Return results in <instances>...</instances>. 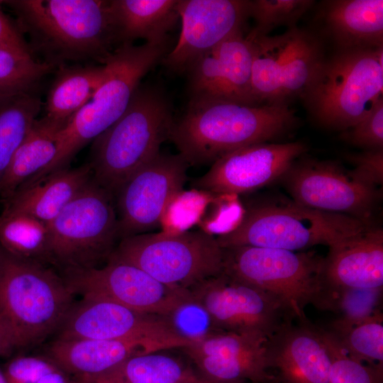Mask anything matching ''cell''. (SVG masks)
Returning a JSON list of instances; mask_svg holds the SVG:
<instances>
[{
  "label": "cell",
  "mask_w": 383,
  "mask_h": 383,
  "mask_svg": "<svg viewBox=\"0 0 383 383\" xmlns=\"http://www.w3.org/2000/svg\"><path fill=\"white\" fill-rule=\"evenodd\" d=\"M174 120L171 104L157 88L139 86L121 116L94 140L93 179L113 196L170 139Z\"/></svg>",
  "instance_id": "3"
},
{
  "label": "cell",
  "mask_w": 383,
  "mask_h": 383,
  "mask_svg": "<svg viewBox=\"0 0 383 383\" xmlns=\"http://www.w3.org/2000/svg\"><path fill=\"white\" fill-rule=\"evenodd\" d=\"M267 339L221 331L181 348L201 376L219 383H274Z\"/></svg>",
  "instance_id": "19"
},
{
  "label": "cell",
  "mask_w": 383,
  "mask_h": 383,
  "mask_svg": "<svg viewBox=\"0 0 383 383\" xmlns=\"http://www.w3.org/2000/svg\"><path fill=\"white\" fill-rule=\"evenodd\" d=\"M109 259L135 265L166 285L187 291L223 272V249L204 231L126 237Z\"/></svg>",
  "instance_id": "9"
},
{
  "label": "cell",
  "mask_w": 383,
  "mask_h": 383,
  "mask_svg": "<svg viewBox=\"0 0 383 383\" xmlns=\"http://www.w3.org/2000/svg\"><path fill=\"white\" fill-rule=\"evenodd\" d=\"M117 47L133 44L138 39L145 43L167 41V32L179 15L178 0H109Z\"/></svg>",
  "instance_id": "26"
},
{
  "label": "cell",
  "mask_w": 383,
  "mask_h": 383,
  "mask_svg": "<svg viewBox=\"0 0 383 383\" xmlns=\"http://www.w3.org/2000/svg\"><path fill=\"white\" fill-rule=\"evenodd\" d=\"M93 179L91 165L63 168L26 183L4 210L23 212L50 223Z\"/></svg>",
  "instance_id": "24"
},
{
  "label": "cell",
  "mask_w": 383,
  "mask_h": 383,
  "mask_svg": "<svg viewBox=\"0 0 383 383\" xmlns=\"http://www.w3.org/2000/svg\"><path fill=\"white\" fill-rule=\"evenodd\" d=\"M188 166L179 153L160 152L122 185L114 196L120 239L145 233L160 224L182 190Z\"/></svg>",
  "instance_id": "16"
},
{
  "label": "cell",
  "mask_w": 383,
  "mask_h": 383,
  "mask_svg": "<svg viewBox=\"0 0 383 383\" xmlns=\"http://www.w3.org/2000/svg\"><path fill=\"white\" fill-rule=\"evenodd\" d=\"M167 42L123 44L113 51L103 63L106 73L91 99L56 134L57 153L53 160L29 182L68 167L86 144L94 141L121 116L143 77L166 55Z\"/></svg>",
  "instance_id": "4"
},
{
  "label": "cell",
  "mask_w": 383,
  "mask_h": 383,
  "mask_svg": "<svg viewBox=\"0 0 383 383\" xmlns=\"http://www.w3.org/2000/svg\"><path fill=\"white\" fill-rule=\"evenodd\" d=\"M292 199L313 209L369 221L380 196L377 187L356 179L338 163L296 160L280 178Z\"/></svg>",
  "instance_id": "14"
},
{
  "label": "cell",
  "mask_w": 383,
  "mask_h": 383,
  "mask_svg": "<svg viewBox=\"0 0 383 383\" xmlns=\"http://www.w3.org/2000/svg\"><path fill=\"white\" fill-rule=\"evenodd\" d=\"M223 249V272L272 296L292 320H308L304 310L309 305L328 311L324 257L315 252L254 246Z\"/></svg>",
  "instance_id": "8"
},
{
  "label": "cell",
  "mask_w": 383,
  "mask_h": 383,
  "mask_svg": "<svg viewBox=\"0 0 383 383\" xmlns=\"http://www.w3.org/2000/svg\"><path fill=\"white\" fill-rule=\"evenodd\" d=\"M370 221L304 206L294 200L255 205L231 231L216 240L223 248L254 246L300 251L318 245L328 247L358 233Z\"/></svg>",
  "instance_id": "7"
},
{
  "label": "cell",
  "mask_w": 383,
  "mask_h": 383,
  "mask_svg": "<svg viewBox=\"0 0 383 383\" xmlns=\"http://www.w3.org/2000/svg\"><path fill=\"white\" fill-rule=\"evenodd\" d=\"M347 157L354 167L350 171L356 179L374 187L382 185L383 149L367 150Z\"/></svg>",
  "instance_id": "40"
},
{
  "label": "cell",
  "mask_w": 383,
  "mask_h": 383,
  "mask_svg": "<svg viewBox=\"0 0 383 383\" xmlns=\"http://www.w3.org/2000/svg\"><path fill=\"white\" fill-rule=\"evenodd\" d=\"M177 383H219L215 381H212L208 378H206L199 373L182 380Z\"/></svg>",
  "instance_id": "44"
},
{
  "label": "cell",
  "mask_w": 383,
  "mask_h": 383,
  "mask_svg": "<svg viewBox=\"0 0 383 383\" xmlns=\"http://www.w3.org/2000/svg\"><path fill=\"white\" fill-rule=\"evenodd\" d=\"M73 293L113 301L130 309L167 316L191 298L187 290L166 285L135 265L108 259L106 265L65 271Z\"/></svg>",
  "instance_id": "15"
},
{
  "label": "cell",
  "mask_w": 383,
  "mask_h": 383,
  "mask_svg": "<svg viewBox=\"0 0 383 383\" xmlns=\"http://www.w3.org/2000/svg\"><path fill=\"white\" fill-rule=\"evenodd\" d=\"M28 38L32 53L57 68L68 62L102 65L117 48L109 1H3ZM25 36V35H24Z\"/></svg>",
  "instance_id": "2"
},
{
  "label": "cell",
  "mask_w": 383,
  "mask_h": 383,
  "mask_svg": "<svg viewBox=\"0 0 383 383\" xmlns=\"http://www.w3.org/2000/svg\"><path fill=\"white\" fill-rule=\"evenodd\" d=\"M177 10L181 33L162 62L171 71L181 73L199 56L243 31L250 18V1L178 0Z\"/></svg>",
  "instance_id": "18"
},
{
  "label": "cell",
  "mask_w": 383,
  "mask_h": 383,
  "mask_svg": "<svg viewBox=\"0 0 383 383\" xmlns=\"http://www.w3.org/2000/svg\"><path fill=\"white\" fill-rule=\"evenodd\" d=\"M114 196L92 179L49 223L52 263L65 271L99 267L118 237Z\"/></svg>",
  "instance_id": "10"
},
{
  "label": "cell",
  "mask_w": 383,
  "mask_h": 383,
  "mask_svg": "<svg viewBox=\"0 0 383 383\" xmlns=\"http://www.w3.org/2000/svg\"><path fill=\"white\" fill-rule=\"evenodd\" d=\"M323 282L331 311L338 292L350 288H383V231L369 225L328 247Z\"/></svg>",
  "instance_id": "20"
},
{
  "label": "cell",
  "mask_w": 383,
  "mask_h": 383,
  "mask_svg": "<svg viewBox=\"0 0 383 383\" xmlns=\"http://www.w3.org/2000/svg\"><path fill=\"white\" fill-rule=\"evenodd\" d=\"M345 131L342 138L353 145L366 150L382 149L383 98L368 114Z\"/></svg>",
  "instance_id": "38"
},
{
  "label": "cell",
  "mask_w": 383,
  "mask_h": 383,
  "mask_svg": "<svg viewBox=\"0 0 383 383\" xmlns=\"http://www.w3.org/2000/svg\"><path fill=\"white\" fill-rule=\"evenodd\" d=\"M316 14L337 50L383 47L382 0L325 1Z\"/></svg>",
  "instance_id": "23"
},
{
  "label": "cell",
  "mask_w": 383,
  "mask_h": 383,
  "mask_svg": "<svg viewBox=\"0 0 383 383\" xmlns=\"http://www.w3.org/2000/svg\"><path fill=\"white\" fill-rule=\"evenodd\" d=\"M42 105L36 92L0 96V184Z\"/></svg>",
  "instance_id": "31"
},
{
  "label": "cell",
  "mask_w": 383,
  "mask_h": 383,
  "mask_svg": "<svg viewBox=\"0 0 383 383\" xmlns=\"http://www.w3.org/2000/svg\"><path fill=\"white\" fill-rule=\"evenodd\" d=\"M382 288H350L340 291L333 298L331 311L338 318L355 323L365 321L379 313Z\"/></svg>",
  "instance_id": "36"
},
{
  "label": "cell",
  "mask_w": 383,
  "mask_h": 383,
  "mask_svg": "<svg viewBox=\"0 0 383 383\" xmlns=\"http://www.w3.org/2000/svg\"><path fill=\"white\" fill-rule=\"evenodd\" d=\"M74 294L64 277L45 265L1 251L0 315L13 350L37 345L57 332L74 304Z\"/></svg>",
  "instance_id": "5"
},
{
  "label": "cell",
  "mask_w": 383,
  "mask_h": 383,
  "mask_svg": "<svg viewBox=\"0 0 383 383\" xmlns=\"http://www.w3.org/2000/svg\"><path fill=\"white\" fill-rule=\"evenodd\" d=\"M1 251L0 250V260H1Z\"/></svg>",
  "instance_id": "47"
},
{
  "label": "cell",
  "mask_w": 383,
  "mask_h": 383,
  "mask_svg": "<svg viewBox=\"0 0 383 383\" xmlns=\"http://www.w3.org/2000/svg\"><path fill=\"white\" fill-rule=\"evenodd\" d=\"M210 314L221 331L266 339L292 319L268 293L224 272L189 290Z\"/></svg>",
  "instance_id": "13"
},
{
  "label": "cell",
  "mask_w": 383,
  "mask_h": 383,
  "mask_svg": "<svg viewBox=\"0 0 383 383\" xmlns=\"http://www.w3.org/2000/svg\"><path fill=\"white\" fill-rule=\"evenodd\" d=\"M48 355L63 371L78 380L100 377L131 357L162 351L135 340H60L50 345Z\"/></svg>",
  "instance_id": "22"
},
{
  "label": "cell",
  "mask_w": 383,
  "mask_h": 383,
  "mask_svg": "<svg viewBox=\"0 0 383 383\" xmlns=\"http://www.w3.org/2000/svg\"><path fill=\"white\" fill-rule=\"evenodd\" d=\"M313 0L250 1V17L255 21L252 29L259 34L269 33L281 26L296 27L298 21L312 7Z\"/></svg>",
  "instance_id": "34"
},
{
  "label": "cell",
  "mask_w": 383,
  "mask_h": 383,
  "mask_svg": "<svg viewBox=\"0 0 383 383\" xmlns=\"http://www.w3.org/2000/svg\"><path fill=\"white\" fill-rule=\"evenodd\" d=\"M76 380L77 383H100L94 380H78V379H76Z\"/></svg>",
  "instance_id": "46"
},
{
  "label": "cell",
  "mask_w": 383,
  "mask_h": 383,
  "mask_svg": "<svg viewBox=\"0 0 383 383\" xmlns=\"http://www.w3.org/2000/svg\"><path fill=\"white\" fill-rule=\"evenodd\" d=\"M174 330L192 343L221 332L206 309L192 296L166 316Z\"/></svg>",
  "instance_id": "37"
},
{
  "label": "cell",
  "mask_w": 383,
  "mask_h": 383,
  "mask_svg": "<svg viewBox=\"0 0 383 383\" xmlns=\"http://www.w3.org/2000/svg\"><path fill=\"white\" fill-rule=\"evenodd\" d=\"M13 350L9 328L0 315V355H9Z\"/></svg>",
  "instance_id": "43"
},
{
  "label": "cell",
  "mask_w": 383,
  "mask_h": 383,
  "mask_svg": "<svg viewBox=\"0 0 383 383\" xmlns=\"http://www.w3.org/2000/svg\"><path fill=\"white\" fill-rule=\"evenodd\" d=\"M220 62L219 99L259 104L252 91V52L243 31L222 42L216 48Z\"/></svg>",
  "instance_id": "29"
},
{
  "label": "cell",
  "mask_w": 383,
  "mask_h": 383,
  "mask_svg": "<svg viewBox=\"0 0 383 383\" xmlns=\"http://www.w3.org/2000/svg\"><path fill=\"white\" fill-rule=\"evenodd\" d=\"M252 48V91L259 104L302 98L325 59L318 38L297 27L280 35H247Z\"/></svg>",
  "instance_id": "11"
},
{
  "label": "cell",
  "mask_w": 383,
  "mask_h": 383,
  "mask_svg": "<svg viewBox=\"0 0 383 383\" xmlns=\"http://www.w3.org/2000/svg\"><path fill=\"white\" fill-rule=\"evenodd\" d=\"M307 150V145L299 141L244 146L216 160L194 186L218 194L249 193L280 179Z\"/></svg>",
  "instance_id": "17"
},
{
  "label": "cell",
  "mask_w": 383,
  "mask_h": 383,
  "mask_svg": "<svg viewBox=\"0 0 383 383\" xmlns=\"http://www.w3.org/2000/svg\"><path fill=\"white\" fill-rule=\"evenodd\" d=\"M37 383H77V380L60 368L43 377Z\"/></svg>",
  "instance_id": "42"
},
{
  "label": "cell",
  "mask_w": 383,
  "mask_h": 383,
  "mask_svg": "<svg viewBox=\"0 0 383 383\" xmlns=\"http://www.w3.org/2000/svg\"><path fill=\"white\" fill-rule=\"evenodd\" d=\"M352 358L383 368V316L379 313L365 321H333L326 328Z\"/></svg>",
  "instance_id": "32"
},
{
  "label": "cell",
  "mask_w": 383,
  "mask_h": 383,
  "mask_svg": "<svg viewBox=\"0 0 383 383\" xmlns=\"http://www.w3.org/2000/svg\"><path fill=\"white\" fill-rule=\"evenodd\" d=\"M274 383H279L278 382H274Z\"/></svg>",
  "instance_id": "48"
},
{
  "label": "cell",
  "mask_w": 383,
  "mask_h": 383,
  "mask_svg": "<svg viewBox=\"0 0 383 383\" xmlns=\"http://www.w3.org/2000/svg\"><path fill=\"white\" fill-rule=\"evenodd\" d=\"M319 330L331 360L330 383H382L383 368L352 358L331 332L321 327Z\"/></svg>",
  "instance_id": "35"
},
{
  "label": "cell",
  "mask_w": 383,
  "mask_h": 383,
  "mask_svg": "<svg viewBox=\"0 0 383 383\" xmlns=\"http://www.w3.org/2000/svg\"><path fill=\"white\" fill-rule=\"evenodd\" d=\"M0 383H8L3 370L0 368Z\"/></svg>",
  "instance_id": "45"
},
{
  "label": "cell",
  "mask_w": 383,
  "mask_h": 383,
  "mask_svg": "<svg viewBox=\"0 0 383 383\" xmlns=\"http://www.w3.org/2000/svg\"><path fill=\"white\" fill-rule=\"evenodd\" d=\"M383 47L337 50L302 96L313 119L336 130L361 120L382 99Z\"/></svg>",
  "instance_id": "6"
},
{
  "label": "cell",
  "mask_w": 383,
  "mask_h": 383,
  "mask_svg": "<svg viewBox=\"0 0 383 383\" xmlns=\"http://www.w3.org/2000/svg\"><path fill=\"white\" fill-rule=\"evenodd\" d=\"M56 134L35 121L0 184V200L8 201L22 185L52 162L57 153Z\"/></svg>",
  "instance_id": "28"
},
{
  "label": "cell",
  "mask_w": 383,
  "mask_h": 383,
  "mask_svg": "<svg viewBox=\"0 0 383 383\" xmlns=\"http://www.w3.org/2000/svg\"><path fill=\"white\" fill-rule=\"evenodd\" d=\"M0 50L33 57L25 36L16 23H13L0 9Z\"/></svg>",
  "instance_id": "41"
},
{
  "label": "cell",
  "mask_w": 383,
  "mask_h": 383,
  "mask_svg": "<svg viewBox=\"0 0 383 383\" xmlns=\"http://www.w3.org/2000/svg\"><path fill=\"white\" fill-rule=\"evenodd\" d=\"M289 104H248L219 98H190L170 136L187 164L213 163L235 149L269 143L298 123Z\"/></svg>",
  "instance_id": "1"
},
{
  "label": "cell",
  "mask_w": 383,
  "mask_h": 383,
  "mask_svg": "<svg viewBox=\"0 0 383 383\" xmlns=\"http://www.w3.org/2000/svg\"><path fill=\"white\" fill-rule=\"evenodd\" d=\"M104 64L68 65L57 68L39 123L57 133L91 99L104 79Z\"/></svg>",
  "instance_id": "25"
},
{
  "label": "cell",
  "mask_w": 383,
  "mask_h": 383,
  "mask_svg": "<svg viewBox=\"0 0 383 383\" xmlns=\"http://www.w3.org/2000/svg\"><path fill=\"white\" fill-rule=\"evenodd\" d=\"M279 383H330L331 360L318 326L308 320L284 324L266 343Z\"/></svg>",
  "instance_id": "21"
},
{
  "label": "cell",
  "mask_w": 383,
  "mask_h": 383,
  "mask_svg": "<svg viewBox=\"0 0 383 383\" xmlns=\"http://www.w3.org/2000/svg\"><path fill=\"white\" fill-rule=\"evenodd\" d=\"M159 352L131 357L109 372L90 380L100 383H177L198 373L179 357Z\"/></svg>",
  "instance_id": "30"
},
{
  "label": "cell",
  "mask_w": 383,
  "mask_h": 383,
  "mask_svg": "<svg viewBox=\"0 0 383 383\" xmlns=\"http://www.w3.org/2000/svg\"><path fill=\"white\" fill-rule=\"evenodd\" d=\"M0 245L3 252L15 258L43 265L52 263L49 223L26 213L2 211Z\"/></svg>",
  "instance_id": "27"
},
{
  "label": "cell",
  "mask_w": 383,
  "mask_h": 383,
  "mask_svg": "<svg viewBox=\"0 0 383 383\" xmlns=\"http://www.w3.org/2000/svg\"><path fill=\"white\" fill-rule=\"evenodd\" d=\"M57 68L31 56L0 50V96L36 92Z\"/></svg>",
  "instance_id": "33"
},
{
  "label": "cell",
  "mask_w": 383,
  "mask_h": 383,
  "mask_svg": "<svg viewBox=\"0 0 383 383\" xmlns=\"http://www.w3.org/2000/svg\"><path fill=\"white\" fill-rule=\"evenodd\" d=\"M57 333L60 340H135L160 350L192 343L174 330L166 316L89 296L73 304Z\"/></svg>",
  "instance_id": "12"
},
{
  "label": "cell",
  "mask_w": 383,
  "mask_h": 383,
  "mask_svg": "<svg viewBox=\"0 0 383 383\" xmlns=\"http://www.w3.org/2000/svg\"><path fill=\"white\" fill-rule=\"evenodd\" d=\"M59 368L48 356H18L8 362L3 372L8 383H37Z\"/></svg>",
  "instance_id": "39"
}]
</instances>
